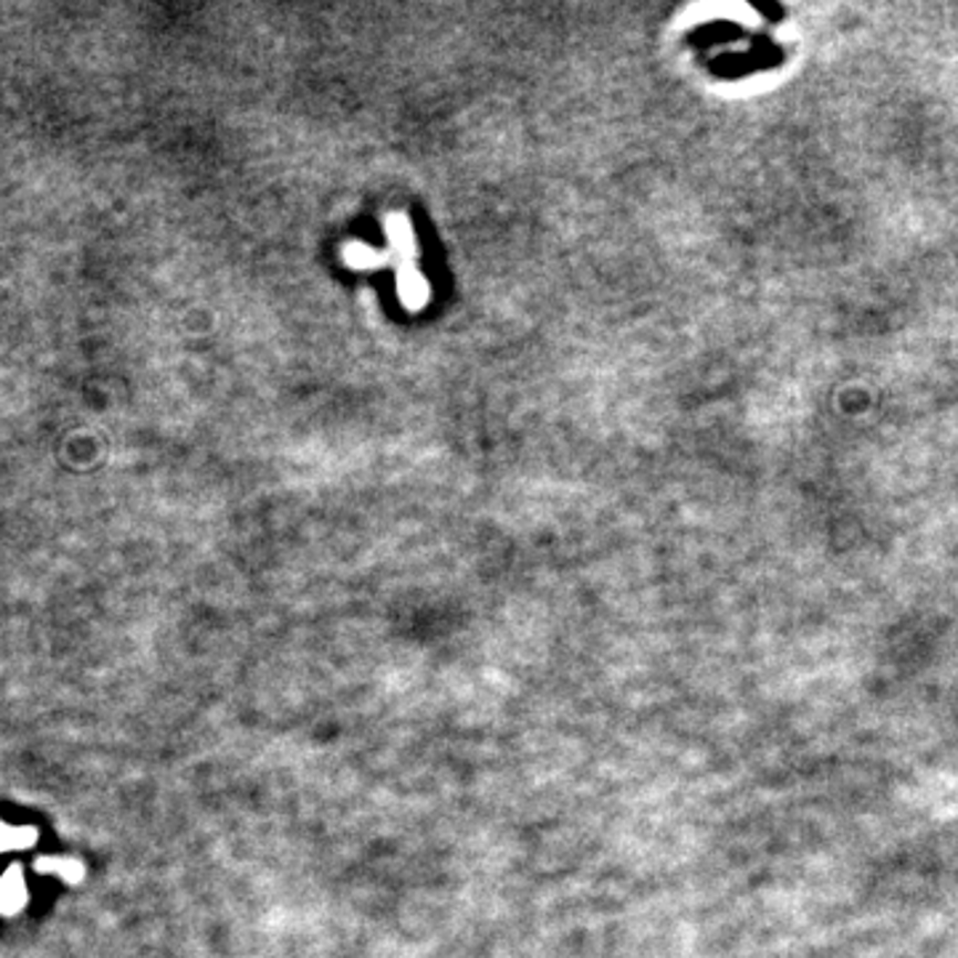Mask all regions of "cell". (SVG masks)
Returning <instances> with one entry per match:
<instances>
[{"label":"cell","instance_id":"cell-1","mask_svg":"<svg viewBox=\"0 0 958 958\" xmlns=\"http://www.w3.org/2000/svg\"><path fill=\"white\" fill-rule=\"evenodd\" d=\"M386 238H389V253L397 256V280L416 274V232L405 214L386 216Z\"/></svg>","mask_w":958,"mask_h":958},{"label":"cell","instance_id":"cell-2","mask_svg":"<svg viewBox=\"0 0 958 958\" xmlns=\"http://www.w3.org/2000/svg\"><path fill=\"white\" fill-rule=\"evenodd\" d=\"M28 900V889H24L22 876H19V871H9V876L0 882V910H6V914H14Z\"/></svg>","mask_w":958,"mask_h":958},{"label":"cell","instance_id":"cell-3","mask_svg":"<svg viewBox=\"0 0 958 958\" xmlns=\"http://www.w3.org/2000/svg\"><path fill=\"white\" fill-rule=\"evenodd\" d=\"M344 261L354 269H373L381 267L389 261V253H381L376 248L365 246V242H350V246L344 248Z\"/></svg>","mask_w":958,"mask_h":958},{"label":"cell","instance_id":"cell-4","mask_svg":"<svg viewBox=\"0 0 958 958\" xmlns=\"http://www.w3.org/2000/svg\"><path fill=\"white\" fill-rule=\"evenodd\" d=\"M32 842H35V831L32 829H9V825H0V852L30 846Z\"/></svg>","mask_w":958,"mask_h":958},{"label":"cell","instance_id":"cell-5","mask_svg":"<svg viewBox=\"0 0 958 958\" xmlns=\"http://www.w3.org/2000/svg\"><path fill=\"white\" fill-rule=\"evenodd\" d=\"M56 871L59 876H67V878H77V874H81V868H77V865H72V863H62V860H43L41 863V871Z\"/></svg>","mask_w":958,"mask_h":958}]
</instances>
